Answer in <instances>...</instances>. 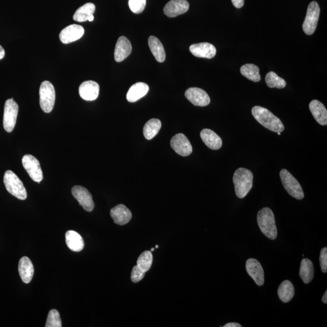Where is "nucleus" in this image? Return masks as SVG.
Wrapping results in <instances>:
<instances>
[{"mask_svg": "<svg viewBox=\"0 0 327 327\" xmlns=\"http://www.w3.org/2000/svg\"><path fill=\"white\" fill-rule=\"evenodd\" d=\"M251 113L256 120L268 130L276 133L284 131L283 122L266 108L255 106L252 108Z\"/></svg>", "mask_w": 327, "mask_h": 327, "instance_id": "f257e3e1", "label": "nucleus"}, {"mask_svg": "<svg viewBox=\"0 0 327 327\" xmlns=\"http://www.w3.org/2000/svg\"><path fill=\"white\" fill-rule=\"evenodd\" d=\"M235 193L239 198H244L253 187L254 174L250 170L239 168L235 171L234 177Z\"/></svg>", "mask_w": 327, "mask_h": 327, "instance_id": "f03ea898", "label": "nucleus"}, {"mask_svg": "<svg viewBox=\"0 0 327 327\" xmlns=\"http://www.w3.org/2000/svg\"><path fill=\"white\" fill-rule=\"evenodd\" d=\"M257 221L262 234L271 240L276 239L278 231L276 221L274 213L270 209L265 207L260 210L257 215Z\"/></svg>", "mask_w": 327, "mask_h": 327, "instance_id": "7ed1b4c3", "label": "nucleus"}, {"mask_svg": "<svg viewBox=\"0 0 327 327\" xmlns=\"http://www.w3.org/2000/svg\"><path fill=\"white\" fill-rule=\"evenodd\" d=\"M4 184L6 190L12 195L20 200L27 198V192L23 183L12 171H6L4 175Z\"/></svg>", "mask_w": 327, "mask_h": 327, "instance_id": "20e7f679", "label": "nucleus"}, {"mask_svg": "<svg viewBox=\"0 0 327 327\" xmlns=\"http://www.w3.org/2000/svg\"><path fill=\"white\" fill-rule=\"evenodd\" d=\"M280 174L284 189L289 195L297 199H303L304 197V191L296 178L286 169H282Z\"/></svg>", "mask_w": 327, "mask_h": 327, "instance_id": "39448f33", "label": "nucleus"}, {"mask_svg": "<svg viewBox=\"0 0 327 327\" xmlns=\"http://www.w3.org/2000/svg\"><path fill=\"white\" fill-rule=\"evenodd\" d=\"M56 102V90L53 84L44 81L41 83L40 88V104L42 110L45 113L53 111Z\"/></svg>", "mask_w": 327, "mask_h": 327, "instance_id": "423d86ee", "label": "nucleus"}, {"mask_svg": "<svg viewBox=\"0 0 327 327\" xmlns=\"http://www.w3.org/2000/svg\"><path fill=\"white\" fill-rule=\"evenodd\" d=\"M320 9L318 3L311 2L307 8L305 20L303 24V31L308 35H312L315 32L318 26Z\"/></svg>", "mask_w": 327, "mask_h": 327, "instance_id": "0eeeda50", "label": "nucleus"}, {"mask_svg": "<svg viewBox=\"0 0 327 327\" xmlns=\"http://www.w3.org/2000/svg\"><path fill=\"white\" fill-rule=\"evenodd\" d=\"M18 105L14 99H9L5 103L3 126L7 132H12L17 122Z\"/></svg>", "mask_w": 327, "mask_h": 327, "instance_id": "6e6552de", "label": "nucleus"}, {"mask_svg": "<svg viewBox=\"0 0 327 327\" xmlns=\"http://www.w3.org/2000/svg\"><path fill=\"white\" fill-rule=\"evenodd\" d=\"M22 164L29 177L35 182L40 183L43 179L40 162L31 155H26L22 158Z\"/></svg>", "mask_w": 327, "mask_h": 327, "instance_id": "1a4fd4ad", "label": "nucleus"}, {"mask_svg": "<svg viewBox=\"0 0 327 327\" xmlns=\"http://www.w3.org/2000/svg\"><path fill=\"white\" fill-rule=\"evenodd\" d=\"M72 193L74 197L79 202L80 205L87 212H92L95 207L91 193L85 187L74 186L72 189Z\"/></svg>", "mask_w": 327, "mask_h": 327, "instance_id": "9d476101", "label": "nucleus"}, {"mask_svg": "<svg viewBox=\"0 0 327 327\" xmlns=\"http://www.w3.org/2000/svg\"><path fill=\"white\" fill-rule=\"evenodd\" d=\"M171 148L178 155L182 157H187L192 153L193 148L185 135L178 134L171 138L170 141Z\"/></svg>", "mask_w": 327, "mask_h": 327, "instance_id": "9b49d317", "label": "nucleus"}, {"mask_svg": "<svg viewBox=\"0 0 327 327\" xmlns=\"http://www.w3.org/2000/svg\"><path fill=\"white\" fill-rule=\"evenodd\" d=\"M186 98L194 106L205 107L210 103V97L207 93L197 87H191L185 92Z\"/></svg>", "mask_w": 327, "mask_h": 327, "instance_id": "f8f14e48", "label": "nucleus"}, {"mask_svg": "<svg viewBox=\"0 0 327 327\" xmlns=\"http://www.w3.org/2000/svg\"><path fill=\"white\" fill-rule=\"evenodd\" d=\"M246 270L258 286H263L264 272L260 262L254 258H250L246 262Z\"/></svg>", "mask_w": 327, "mask_h": 327, "instance_id": "ddd939ff", "label": "nucleus"}, {"mask_svg": "<svg viewBox=\"0 0 327 327\" xmlns=\"http://www.w3.org/2000/svg\"><path fill=\"white\" fill-rule=\"evenodd\" d=\"M189 6L187 0H171L165 6L164 13L168 17H176L185 14L189 9Z\"/></svg>", "mask_w": 327, "mask_h": 327, "instance_id": "4468645a", "label": "nucleus"}, {"mask_svg": "<svg viewBox=\"0 0 327 327\" xmlns=\"http://www.w3.org/2000/svg\"><path fill=\"white\" fill-rule=\"evenodd\" d=\"M84 34V29L82 26L72 24L64 28L60 32V39L64 44H69L79 40Z\"/></svg>", "mask_w": 327, "mask_h": 327, "instance_id": "2eb2a0df", "label": "nucleus"}, {"mask_svg": "<svg viewBox=\"0 0 327 327\" xmlns=\"http://www.w3.org/2000/svg\"><path fill=\"white\" fill-rule=\"evenodd\" d=\"M99 93L98 84L93 81H87L81 84L79 93L86 101H94L98 98Z\"/></svg>", "mask_w": 327, "mask_h": 327, "instance_id": "dca6fc26", "label": "nucleus"}, {"mask_svg": "<svg viewBox=\"0 0 327 327\" xmlns=\"http://www.w3.org/2000/svg\"><path fill=\"white\" fill-rule=\"evenodd\" d=\"M190 53L194 56L211 59L216 56V48L213 44L209 43H202L191 45Z\"/></svg>", "mask_w": 327, "mask_h": 327, "instance_id": "f3484780", "label": "nucleus"}, {"mask_svg": "<svg viewBox=\"0 0 327 327\" xmlns=\"http://www.w3.org/2000/svg\"><path fill=\"white\" fill-rule=\"evenodd\" d=\"M111 216L115 224L120 225L127 224L132 217L130 210L123 205L113 207L111 210Z\"/></svg>", "mask_w": 327, "mask_h": 327, "instance_id": "a211bd4d", "label": "nucleus"}, {"mask_svg": "<svg viewBox=\"0 0 327 327\" xmlns=\"http://www.w3.org/2000/svg\"><path fill=\"white\" fill-rule=\"evenodd\" d=\"M132 47L130 41L124 36L119 38L115 48V60L119 63L124 61L132 53Z\"/></svg>", "mask_w": 327, "mask_h": 327, "instance_id": "6ab92c4d", "label": "nucleus"}, {"mask_svg": "<svg viewBox=\"0 0 327 327\" xmlns=\"http://www.w3.org/2000/svg\"><path fill=\"white\" fill-rule=\"evenodd\" d=\"M18 271L21 279L25 284H29L33 278L34 268L33 264L28 257L21 258L18 264Z\"/></svg>", "mask_w": 327, "mask_h": 327, "instance_id": "aec40b11", "label": "nucleus"}, {"mask_svg": "<svg viewBox=\"0 0 327 327\" xmlns=\"http://www.w3.org/2000/svg\"><path fill=\"white\" fill-rule=\"evenodd\" d=\"M200 138L207 147L212 150H218L221 148L222 141L219 136L210 129H205L200 132Z\"/></svg>", "mask_w": 327, "mask_h": 327, "instance_id": "412c9836", "label": "nucleus"}, {"mask_svg": "<svg viewBox=\"0 0 327 327\" xmlns=\"http://www.w3.org/2000/svg\"><path fill=\"white\" fill-rule=\"evenodd\" d=\"M311 113L320 125L327 124V111L324 105L318 100L314 99L309 105Z\"/></svg>", "mask_w": 327, "mask_h": 327, "instance_id": "4be33fe9", "label": "nucleus"}, {"mask_svg": "<svg viewBox=\"0 0 327 327\" xmlns=\"http://www.w3.org/2000/svg\"><path fill=\"white\" fill-rule=\"evenodd\" d=\"M149 90V87L144 83H137L132 85L127 94L129 102L135 103L146 95Z\"/></svg>", "mask_w": 327, "mask_h": 327, "instance_id": "5701e85b", "label": "nucleus"}, {"mask_svg": "<svg viewBox=\"0 0 327 327\" xmlns=\"http://www.w3.org/2000/svg\"><path fill=\"white\" fill-rule=\"evenodd\" d=\"M65 237L66 244L70 250L80 252L83 250L84 242L79 233L73 231H67Z\"/></svg>", "mask_w": 327, "mask_h": 327, "instance_id": "b1692460", "label": "nucleus"}, {"mask_svg": "<svg viewBox=\"0 0 327 327\" xmlns=\"http://www.w3.org/2000/svg\"><path fill=\"white\" fill-rule=\"evenodd\" d=\"M148 44L155 59L159 63L164 62L166 60V53H165L163 45L159 39L156 37L150 36L148 38Z\"/></svg>", "mask_w": 327, "mask_h": 327, "instance_id": "393cba45", "label": "nucleus"}, {"mask_svg": "<svg viewBox=\"0 0 327 327\" xmlns=\"http://www.w3.org/2000/svg\"><path fill=\"white\" fill-rule=\"evenodd\" d=\"M315 273L313 262L308 258H304L301 261L299 276L305 284H309L312 281Z\"/></svg>", "mask_w": 327, "mask_h": 327, "instance_id": "a878e982", "label": "nucleus"}, {"mask_svg": "<svg viewBox=\"0 0 327 327\" xmlns=\"http://www.w3.org/2000/svg\"><path fill=\"white\" fill-rule=\"evenodd\" d=\"M294 293L295 290H294L293 285L289 280L283 281L278 290V296L284 303L290 302L294 296Z\"/></svg>", "mask_w": 327, "mask_h": 327, "instance_id": "bb28decb", "label": "nucleus"}, {"mask_svg": "<svg viewBox=\"0 0 327 327\" xmlns=\"http://www.w3.org/2000/svg\"><path fill=\"white\" fill-rule=\"evenodd\" d=\"M95 6L91 3H86L77 9L73 15L74 20L78 22H85L88 21L90 16L93 15L95 11Z\"/></svg>", "mask_w": 327, "mask_h": 327, "instance_id": "cd10ccee", "label": "nucleus"}, {"mask_svg": "<svg viewBox=\"0 0 327 327\" xmlns=\"http://www.w3.org/2000/svg\"><path fill=\"white\" fill-rule=\"evenodd\" d=\"M161 128V122L158 119H151L148 121L143 129V134L144 137L148 140H151L158 132H160Z\"/></svg>", "mask_w": 327, "mask_h": 327, "instance_id": "c85d7f7f", "label": "nucleus"}, {"mask_svg": "<svg viewBox=\"0 0 327 327\" xmlns=\"http://www.w3.org/2000/svg\"><path fill=\"white\" fill-rule=\"evenodd\" d=\"M240 70L242 76L252 82H259L261 80L260 69L254 64H245L241 66Z\"/></svg>", "mask_w": 327, "mask_h": 327, "instance_id": "c756f323", "label": "nucleus"}, {"mask_svg": "<svg viewBox=\"0 0 327 327\" xmlns=\"http://www.w3.org/2000/svg\"><path fill=\"white\" fill-rule=\"evenodd\" d=\"M265 82L270 88L283 89L286 86V82L283 79L278 77L274 72H270L265 77Z\"/></svg>", "mask_w": 327, "mask_h": 327, "instance_id": "7c9ffc66", "label": "nucleus"}, {"mask_svg": "<svg viewBox=\"0 0 327 327\" xmlns=\"http://www.w3.org/2000/svg\"><path fill=\"white\" fill-rule=\"evenodd\" d=\"M152 262H153V255H152V251H145L142 253L140 257H139L137 265L142 271L145 273V272L150 270Z\"/></svg>", "mask_w": 327, "mask_h": 327, "instance_id": "2f4dec72", "label": "nucleus"}, {"mask_svg": "<svg viewBox=\"0 0 327 327\" xmlns=\"http://www.w3.org/2000/svg\"><path fill=\"white\" fill-rule=\"evenodd\" d=\"M46 327H61L62 322L59 312L56 309L51 310L48 314Z\"/></svg>", "mask_w": 327, "mask_h": 327, "instance_id": "473e14b6", "label": "nucleus"}, {"mask_svg": "<svg viewBox=\"0 0 327 327\" xmlns=\"http://www.w3.org/2000/svg\"><path fill=\"white\" fill-rule=\"evenodd\" d=\"M146 5V0H129V6L135 14H141L144 11Z\"/></svg>", "mask_w": 327, "mask_h": 327, "instance_id": "72a5a7b5", "label": "nucleus"}, {"mask_svg": "<svg viewBox=\"0 0 327 327\" xmlns=\"http://www.w3.org/2000/svg\"><path fill=\"white\" fill-rule=\"evenodd\" d=\"M145 276V272L142 271L137 265L133 268L131 273V280L133 283H137L143 279Z\"/></svg>", "mask_w": 327, "mask_h": 327, "instance_id": "f704fd0d", "label": "nucleus"}, {"mask_svg": "<svg viewBox=\"0 0 327 327\" xmlns=\"http://www.w3.org/2000/svg\"><path fill=\"white\" fill-rule=\"evenodd\" d=\"M320 266L323 273L327 272V248L323 247L320 251Z\"/></svg>", "mask_w": 327, "mask_h": 327, "instance_id": "c9c22d12", "label": "nucleus"}, {"mask_svg": "<svg viewBox=\"0 0 327 327\" xmlns=\"http://www.w3.org/2000/svg\"><path fill=\"white\" fill-rule=\"evenodd\" d=\"M231 1L236 8L240 9L244 6V0H231Z\"/></svg>", "mask_w": 327, "mask_h": 327, "instance_id": "e433bc0d", "label": "nucleus"}, {"mask_svg": "<svg viewBox=\"0 0 327 327\" xmlns=\"http://www.w3.org/2000/svg\"><path fill=\"white\" fill-rule=\"evenodd\" d=\"M224 327H242V325L236 322H231L227 323Z\"/></svg>", "mask_w": 327, "mask_h": 327, "instance_id": "4c0bfd02", "label": "nucleus"}, {"mask_svg": "<svg viewBox=\"0 0 327 327\" xmlns=\"http://www.w3.org/2000/svg\"><path fill=\"white\" fill-rule=\"evenodd\" d=\"M5 56V51L2 46H0V60L3 59Z\"/></svg>", "mask_w": 327, "mask_h": 327, "instance_id": "58836bf2", "label": "nucleus"}, {"mask_svg": "<svg viewBox=\"0 0 327 327\" xmlns=\"http://www.w3.org/2000/svg\"><path fill=\"white\" fill-rule=\"evenodd\" d=\"M323 304H327V291H326L322 299Z\"/></svg>", "mask_w": 327, "mask_h": 327, "instance_id": "ea45409f", "label": "nucleus"}, {"mask_svg": "<svg viewBox=\"0 0 327 327\" xmlns=\"http://www.w3.org/2000/svg\"><path fill=\"white\" fill-rule=\"evenodd\" d=\"M93 19H94V17H93V15H92L90 16V17L89 18L88 21H92L93 20Z\"/></svg>", "mask_w": 327, "mask_h": 327, "instance_id": "a19ab883", "label": "nucleus"}, {"mask_svg": "<svg viewBox=\"0 0 327 327\" xmlns=\"http://www.w3.org/2000/svg\"><path fill=\"white\" fill-rule=\"evenodd\" d=\"M154 250H155V248H151L150 251H153Z\"/></svg>", "mask_w": 327, "mask_h": 327, "instance_id": "79ce46f5", "label": "nucleus"}, {"mask_svg": "<svg viewBox=\"0 0 327 327\" xmlns=\"http://www.w3.org/2000/svg\"><path fill=\"white\" fill-rule=\"evenodd\" d=\"M278 135H281V132H278Z\"/></svg>", "mask_w": 327, "mask_h": 327, "instance_id": "37998d69", "label": "nucleus"}, {"mask_svg": "<svg viewBox=\"0 0 327 327\" xmlns=\"http://www.w3.org/2000/svg\"><path fill=\"white\" fill-rule=\"evenodd\" d=\"M155 248H158V245H157L156 246H155Z\"/></svg>", "mask_w": 327, "mask_h": 327, "instance_id": "c03bdc74", "label": "nucleus"}]
</instances>
